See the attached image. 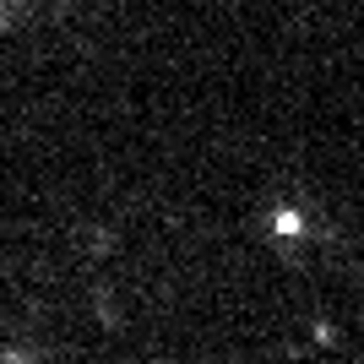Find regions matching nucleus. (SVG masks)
Instances as JSON below:
<instances>
[{
  "instance_id": "obj_1",
  "label": "nucleus",
  "mask_w": 364,
  "mask_h": 364,
  "mask_svg": "<svg viewBox=\"0 0 364 364\" xmlns=\"http://www.w3.org/2000/svg\"><path fill=\"white\" fill-rule=\"evenodd\" d=\"M0 364H6V359H0Z\"/></svg>"
}]
</instances>
